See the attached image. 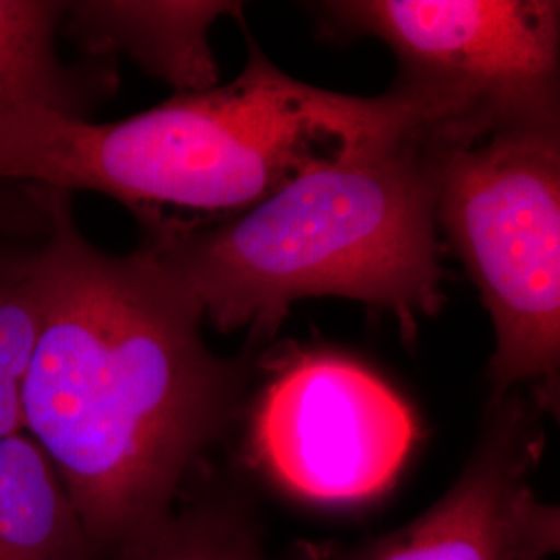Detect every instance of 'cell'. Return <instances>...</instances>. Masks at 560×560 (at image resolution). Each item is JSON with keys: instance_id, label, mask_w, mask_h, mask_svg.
Returning <instances> with one entry per match:
<instances>
[{"instance_id": "cell-1", "label": "cell", "mask_w": 560, "mask_h": 560, "mask_svg": "<svg viewBox=\"0 0 560 560\" xmlns=\"http://www.w3.org/2000/svg\"><path fill=\"white\" fill-rule=\"evenodd\" d=\"M38 189L44 318L23 432L59 474L98 559H115L173 513L185 476L233 421L247 368L208 349L200 312L141 247L102 252L71 194Z\"/></svg>"}, {"instance_id": "cell-3", "label": "cell", "mask_w": 560, "mask_h": 560, "mask_svg": "<svg viewBox=\"0 0 560 560\" xmlns=\"http://www.w3.org/2000/svg\"><path fill=\"white\" fill-rule=\"evenodd\" d=\"M428 129L307 168L235 219L148 224L141 249L221 332L270 339L291 303L388 310L413 339L444 303Z\"/></svg>"}, {"instance_id": "cell-13", "label": "cell", "mask_w": 560, "mask_h": 560, "mask_svg": "<svg viewBox=\"0 0 560 560\" xmlns=\"http://www.w3.org/2000/svg\"><path fill=\"white\" fill-rule=\"evenodd\" d=\"M44 222L40 198L32 185H0V226H38Z\"/></svg>"}, {"instance_id": "cell-5", "label": "cell", "mask_w": 560, "mask_h": 560, "mask_svg": "<svg viewBox=\"0 0 560 560\" xmlns=\"http://www.w3.org/2000/svg\"><path fill=\"white\" fill-rule=\"evenodd\" d=\"M320 9L337 34L372 36L395 52L393 90L434 129L560 120L559 2L349 0Z\"/></svg>"}, {"instance_id": "cell-6", "label": "cell", "mask_w": 560, "mask_h": 560, "mask_svg": "<svg viewBox=\"0 0 560 560\" xmlns=\"http://www.w3.org/2000/svg\"><path fill=\"white\" fill-rule=\"evenodd\" d=\"M416 441L411 409L381 376L324 351L287 361L252 421L256 457L272 480L322 504L382 494Z\"/></svg>"}, {"instance_id": "cell-4", "label": "cell", "mask_w": 560, "mask_h": 560, "mask_svg": "<svg viewBox=\"0 0 560 560\" xmlns=\"http://www.w3.org/2000/svg\"><path fill=\"white\" fill-rule=\"evenodd\" d=\"M434 214L488 307L492 402L520 386L559 405L560 120L428 131Z\"/></svg>"}, {"instance_id": "cell-9", "label": "cell", "mask_w": 560, "mask_h": 560, "mask_svg": "<svg viewBox=\"0 0 560 560\" xmlns=\"http://www.w3.org/2000/svg\"><path fill=\"white\" fill-rule=\"evenodd\" d=\"M62 15L59 0H0V117L42 110L90 120L94 106L115 92V69L101 60H62Z\"/></svg>"}, {"instance_id": "cell-11", "label": "cell", "mask_w": 560, "mask_h": 560, "mask_svg": "<svg viewBox=\"0 0 560 560\" xmlns=\"http://www.w3.org/2000/svg\"><path fill=\"white\" fill-rule=\"evenodd\" d=\"M44 233L46 214L38 226H0V439L23 432V382L44 318Z\"/></svg>"}, {"instance_id": "cell-12", "label": "cell", "mask_w": 560, "mask_h": 560, "mask_svg": "<svg viewBox=\"0 0 560 560\" xmlns=\"http://www.w3.org/2000/svg\"><path fill=\"white\" fill-rule=\"evenodd\" d=\"M115 560H264L252 529L233 513L210 506L171 513Z\"/></svg>"}, {"instance_id": "cell-7", "label": "cell", "mask_w": 560, "mask_h": 560, "mask_svg": "<svg viewBox=\"0 0 560 560\" xmlns=\"http://www.w3.org/2000/svg\"><path fill=\"white\" fill-rule=\"evenodd\" d=\"M538 407L517 393L490 421L459 480L421 517L353 550L305 546L295 560H544L559 552L560 511L529 474L540 459Z\"/></svg>"}, {"instance_id": "cell-10", "label": "cell", "mask_w": 560, "mask_h": 560, "mask_svg": "<svg viewBox=\"0 0 560 560\" xmlns=\"http://www.w3.org/2000/svg\"><path fill=\"white\" fill-rule=\"evenodd\" d=\"M59 474L25 432L0 439V560H96Z\"/></svg>"}, {"instance_id": "cell-2", "label": "cell", "mask_w": 560, "mask_h": 560, "mask_svg": "<svg viewBox=\"0 0 560 560\" xmlns=\"http://www.w3.org/2000/svg\"><path fill=\"white\" fill-rule=\"evenodd\" d=\"M428 125L395 90L358 98L314 88L249 44L237 80L129 119L0 117V185L102 194L141 226H208L247 212L312 166Z\"/></svg>"}, {"instance_id": "cell-8", "label": "cell", "mask_w": 560, "mask_h": 560, "mask_svg": "<svg viewBox=\"0 0 560 560\" xmlns=\"http://www.w3.org/2000/svg\"><path fill=\"white\" fill-rule=\"evenodd\" d=\"M237 9L233 2L80 0L65 2L60 27L92 59L127 55L177 94H191L219 85L208 34Z\"/></svg>"}]
</instances>
